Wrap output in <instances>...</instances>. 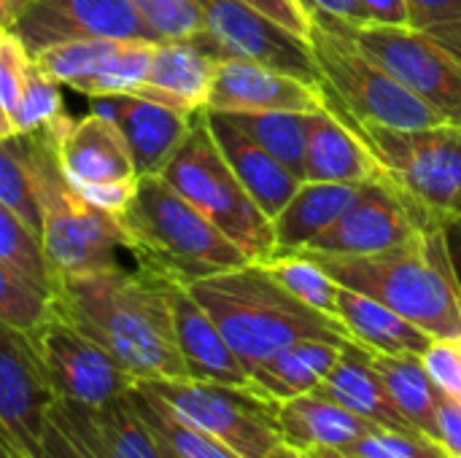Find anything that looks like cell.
<instances>
[{
    "instance_id": "obj_1",
    "label": "cell",
    "mask_w": 461,
    "mask_h": 458,
    "mask_svg": "<svg viewBox=\"0 0 461 458\" xmlns=\"http://www.w3.org/2000/svg\"><path fill=\"white\" fill-rule=\"evenodd\" d=\"M51 308L105 348L135 383L189 378L165 278L143 267L124 270L122 265L54 278Z\"/></svg>"
},
{
    "instance_id": "obj_2",
    "label": "cell",
    "mask_w": 461,
    "mask_h": 458,
    "mask_svg": "<svg viewBox=\"0 0 461 458\" xmlns=\"http://www.w3.org/2000/svg\"><path fill=\"white\" fill-rule=\"evenodd\" d=\"M186 289L213 319L246 373L297 340H354L340 319L300 302L262 262L200 278Z\"/></svg>"
},
{
    "instance_id": "obj_3",
    "label": "cell",
    "mask_w": 461,
    "mask_h": 458,
    "mask_svg": "<svg viewBox=\"0 0 461 458\" xmlns=\"http://www.w3.org/2000/svg\"><path fill=\"white\" fill-rule=\"evenodd\" d=\"M305 254L313 256L340 286L373 297L435 340H461V297L440 224L381 254Z\"/></svg>"
},
{
    "instance_id": "obj_4",
    "label": "cell",
    "mask_w": 461,
    "mask_h": 458,
    "mask_svg": "<svg viewBox=\"0 0 461 458\" xmlns=\"http://www.w3.org/2000/svg\"><path fill=\"white\" fill-rule=\"evenodd\" d=\"M138 267L176 283L251 262L213 221H208L162 175H143L127 211L116 219Z\"/></svg>"
},
{
    "instance_id": "obj_5",
    "label": "cell",
    "mask_w": 461,
    "mask_h": 458,
    "mask_svg": "<svg viewBox=\"0 0 461 458\" xmlns=\"http://www.w3.org/2000/svg\"><path fill=\"white\" fill-rule=\"evenodd\" d=\"M32 186L41 216V251L51 278L86 275L116 267V251L124 248L119 221L89 205L65 178L59 162L43 135L27 132Z\"/></svg>"
},
{
    "instance_id": "obj_6",
    "label": "cell",
    "mask_w": 461,
    "mask_h": 458,
    "mask_svg": "<svg viewBox=\"0 0 461 458\" xmlns=\"http://www.w3.org/2000/svg\"><path fill=\"white\" fill-rule=\"evenodd\" d=\"M308 16V43L321 76V86L330 103L340 108L351 121L400 132L443 124L343 27L319 13Z\"/></svg>"
},
{
    "instance_id": "obj_7",
    "label": "cell",
    "mask_w": 461,
    "mask_h": 458,
    "mask_svg": "<svg viewBox=\"0 0 461 458\" xmlns=\"http://www.w3.org/2000/svg\"><path fill=\"white\" fill-rule=\"evenodd\" d=\"M162 178L213 221L251 262H265L276 254L273 221L249 197L221 157L203 111L197 113L189 138L162 170Z\"/></svg>"
},
{
    "instance_id": "obj_8",
    "label": "cell",
    "mask_w": 461,
    "mask_h": 458,
    "mask_svg": "<svg viewBox=\"0 0 461 458\" xmlns=\"http://www.w3.org/2000/svg\"><path fill=\"white\" fill-rule=\"evenodd\" d=\"M327 105L362 135L384 173L424 216L438 224L461 221V127L435 124L411 132L365 127L335 108L330 97Z\"/></svg>"
},
{
    "instance_id": "obj_9",
    "label": "cell",
    "mask_w": 461,
    "mask_h": 458,
    "mask_svg": "<svg viewBox=\"0 0 461 458\" xmlns=\"http://www.w3.org/2000/svg\"><path fill=\"white\" fill-rule=\"evenodd\" d=\"M181 421L213 437L240 458H267L284 445L278 432V402L251 386L208 381H140Z\"/></svg>"
},
{
    "instance_id": "obj_10",
    "label": "cell",
    "mask_w": 461,
    "mask_h": 458,
    "mask_svg": "<svg viewBox=\"0 0 461 458\" xmlns=\"http://www.w3.org/2000/svg\"><path fill=\"white\" fill-rule=\"evenodd\" d=\"M43 135L70 186L95 208L119 219L135 197L138 170L119 127L97 111L81 119L65 111L43 127Z\"/></svg>"
},
{
    "instance_id": "obj_11",
    "label": "cell",
    "mask_w": 461,
    "mask_h": 458,
    "mask_svg": "<svg viewBox=\"0 0 461 458\" xmlns=\"http://www.w3.org/2000/svg\"><path fill=\"white\" fill-rule=\"evenodd\" d=\"M335 24L343 27L373 59H378L443 124L461 127V62L429 32L389 24Z\"/></svg>"
},
{
    "instance_id": "obj_12",
    "label": "cell",
    "mask_w": 461,
    "mask_h": 458,
    "mask_svg": "<svg viewBox=\"0 0 461 458\" xmlns=\"http://www.w3.org/2000/svg\"><path fill=\"white\" fill-rule=\"evenodd\" d=\"M57 402L100 410L124 397L135 383L116 359L78 332L54 308L27 332Z\"/></svg>"
},
{
    "instance_id": "obj_13",
    "label": "cell",
    "mask_w": 461,
    "mask_h": 458,
    "mask_svg": "<svg viewBox=\"0 0 461 458\" xmlns=\"http://www.w3.org/2000/svg\"><path fill=\"white\" fill-rule=\"evenodd\" d=\"M435 224L438 221L424 216L419 205L411 202V197H405L384 173L381 178L362 184L351 208L305 251L335 256L381 254L413 240Z\"/></svg>"
},
{
    "instance_id": "obj_14",
    "label": "cell",
    "mask_w": 461,
    "mask_h": 458,
    "mask_svg": "<svg viewBox=\"0 0 461 458\" xmlns=\"http://www.w3.org/2000/svg\"><path fill=\"white\" fill-rule=\"evenodd\" d=\"M205 35L221 57H243L308 84H321L311 43L240 0H197Z\"/></svg>"
},
{
    "instance_id": "obj_15",
    "label": "cell",
    "mask_w": 461,
    "mask_h": 458,
    "mask_svg": "<svg viewBox=\"0 0 461 458\" xmlns=\"http://www.w3.org/2000/svg\"><path fill=\"white\" fill-rule=\"evenodd\" d=\"M54 405L57 394L27 332L0 324V440L35 458Z\"/></svg>"
},
{
    "instance_id": "obj_16",
    "label": "cell",
    "mask_w": 461,
    "mask_h": 458,
    "mask_svg": "<svg viewBox=\"0 0 461 458\" xmlns=\"http://www.w3.org/2000/svg\"><path fill=\"white\" fill-rule=\"evenodd\" d=\"M11 30L30 57L46 46L78 38L159 40L130 0H30Z\"/></svg>"
},
{
    "instance_id": "obj_17",
    "label": "cell",
    "mask_w": 461,
    "mask_h": 458,
    "mask_svg": "<svg viewBox=\"0 0 461 458\" xmlns=\"http://www.w3.org/2000/svg\"><path fill=\"white\" fill-rule=\"evenodd\" d=\"M321 108H327V94L321 84H308L243 57H219L205 105V111L227 116L270 111L311 113Z\"/></svg>"
},
{
    "instance_id": "obj_18",
    "label": "cell",
    "mask_w": 461,
    "mask_h": 458,
    "mask_svg": "<svg viewBox=\"0 0 461 458\" xmlns=\"http://www.w3.org/2000/svg\"><path fill=\"white\" fill-rule=\"evenodd\" d=\"M92 111L111 119L124 135L138 175H162L181 143L189 138L197 113H184L140 94L95 97Z\"/></svg>"
},
{
    "instance_id": "obj_19",
    "label": "cell",
    "mask_w": 461,
    "mask_h": 458,
    "mask_svg": "<svg viewBox=\"0 0 461 458\" xmlns=\"http://www.w3.org/2000/svg\"><path fill=\"white\" fill-rule=\"evenodd\" d=\"M219 54L208 35L186 40H159L146 81L132 92L184 113H200L208 105Z\"/></svg>"
},
{
    "instance_id": "obj_20",
    "label": "cell",
    "mask_w": 461,
    "mask_h": 458,
    "mask_svg": "<svg viewBox=\"0 0 461 458\" xmlns=\"http://www.w3.org/2000/svg\"><path fill=\"white\" fill-rule=\"evenodd\" d=\"M167 297L178 351L189 378L224 386H251L246 367L238 362L224 335L205 313V308L192 297V292L184 283L167 281Z\"/></svg>"
},
{
    "instance_id": "obj_21",
    "label": "cell",
    "mask_w": 461,
    "mask_h": 458,
    "mask_svg": "<svg viewBox=\"0 0 461 458\" xmlns=\"http://www.w3.org/2000/svg\"><path fill=\"white\" fill-rule=\"evenodd\" d=\"M203 116L221 157L227 159V165L249 192V197L273 221L303 181L286 165H281L267 148H262L254 138H249L230 116L213 111H203Z\"/></svg>"
},
{
    "instance_id": "obj_22",
    "label": "cell",
    "mask_w": 461,
    "mask_h": 458,
    "mask_svg": "<svg viewBox=\"0 0 461 458\" xmlns=\"http://www.w3.org/2000/svg\"><path fill=\"white\" fill-rule=\"evenodd\" d=\"M381 175V162L340 113H335L330 105L311 113L303 181L367 184Z\"/></svg>"
},
{
    "instance_id": "obj_23",
    "label": "cell",
    "mask_w": 461,
    "mask_h": 458,
    "mask_svg": "<svg viewBox=\"0 0 461 458\" xmlns=\"http://www.w3.org/2000/svg\"><path fill=\"white\" fill-rule=\"evenodd\" d=\"M313 391L373 424L400 429V432H419L392 400L381 373L373 364V351L357 340L343 343L338 362Z\"/></svg>"
},
{
    "instance_id": "obj_24",
    "label": "cell",
    "mask_w": 461,
    "mask_h": 458,
    "mask_svg": "<svg viewBox=\"0 0 461 458\" xmlns=\"http://www.w3.org/2000/svg\"><path fill=\"white\" fill-rule=\"evenodd\" d=\"M373 427H381V424H373L316 391L278 405L281 440L286 448L297 454L346 451Z\"/></svg>"
},
{
    "instance_id": "obj_25",
    "label": "cell",
    "mask_w": 461,
    "mask_h": 458,
    "mask_svg": "<svg viewBox=\"0 0 461 458\" xmlns=\"http://www.w3.org/2000/svg\"><path fill=\"white\" fill-rule=\"evenodd\" d=\"M362 184L303 181L292 200L273 219L276 254L305 251L321 232H327L357 200Z\"/></svg>"
},
{
    "instance_id": "obj_26",
    "label": "cell",
    "mask_w": 461,
    "mask_h": 458,
    "mask_svg": "<svg viewBox=\"0 0 461 458\" xmlns=\"http://www.w3.org/2000/svg\"><path fill=\"white\" fill-rule=\"evenodd\" d=\"M338 319L348 329V335L370 348L373 354H411L424 356L435 343L421 327L411 324L392 308L375 302L367 294L351 292L340 286L338 292Z\"/></svg>"
},
{
    "instance_id": "obj_27",
    "label": "cell",
    "mask_w": 461,
    "mask_h": 458,
    "mask_svg": "<svg viewBox=\"0 0 461 458\" xmlns=\"http://www.w3.org/2000/svg\"><path fill=\"white\" fill-rule=\"evenodd\" d=\"M340 348L343 343L332 340H297L254 367L249 373V383L278 405L311 394L338 362Z\"/></svg>"
},
{
    "instance_id": "obj_28",
    "label": "cell",
    "mask_w": 461,
    "mask_h": 458,
    "mask_svg": "<svg viewBox=\"0 0 461 458\" xmlns=\"http://www.w3.org/2000/svg\"><path fill=\"white\" fill-rule=\"evenodd\" d=\"M373 364L381 373L392 400L402 410V416L427 435L429 440L440 443V427H438V408L435 394L438 386L429 378L421 356L411 354H373Z\"/></svg>"
},
{
    "instance_id": "obj_29",
    "label": "cell",
    "mask_w": 461,
    "mask_h": 458,
    "mask_svg": "<svg viewBox=\"0 0 461 458\" xmlns=\"http://www.w3.org/2000/svg\"><path fill=\"white\" fill-rule=\"evenodd\" d=\"M135 413L140 416V421L149 427V432L178 458H240L235 456L230 448L219 445L213 437H208L205 432L194 429L192 424L181 421L159 397H154L149 389H143L140 383H132L127 391Z\"/></svg>"
},
{
    "instance_id": "obj_30",
    "label": "cell",
    "mask_w": 461,
    "mask_h": 458,
    "mask_svg": "<svg viewBox=\"0 0 461 458\" xmlns=\"http://www.w3.org/2000/svg\"><path fill=\"white\" fill-rule=\"evenodd\" d=\"M311 113L270 111V113H232L230 119L303 181Z\"/></svg>"
},
{
    "instance_id": "obj_31",
    "label": "cell",
    "mask_w": 461,
    "mask_h": 458,
    "mask_svg": "<svg viewBox=\"0 0 461 458\" xmlns=\"http://www.w3.org/2000/svg\"><path fill=\"white\" fill-rule=\"evenodd\" d=\"M97 440L111 458H165L157 437L135 413L130 397H119L100 410H86Z\"/></svg>"
},
{
    "instance_id": "obj_32",
    "label": "cell",
    "mask_w": 461,
    "mask_h": 458,
    "mask_svg": "<svg viewBox=\"0 0 461 458\" xmlns=\"http://www.w3.org/2000/svg\"><path fill=\"white\" fill-rule=\"evenodd\" d=\"M159 40H116L103 65L78 84V94L86 97H108V94H132L149 76L154 49Z\"/></svg>"
},
{
    "instance_id": "obj_33",
    "label": "cell",
    "mask_w": 461,
    "mask_h": 458,
    "mask_svg": "<svg viewBox=\"0 0 461 458\" xmlns=\"http://www.w3.org/2000/svg\"><path fill=\"white\" fill-rule=\"evenodd\" d=\"M262 265L300 302H305V305H311V308L338 319V292H340V283L313 256H308L305 251L278 254V256L265 259Z\"/></svg>"
},
{
    "instance_id": "obj_34",
    "label": "cell",
    "mask_w": 461,
    "mask_h": 458,
    "mask_svg": "<svg viewBox=\"0 0 461 458\" xmlns=\"http://www.w3.org/2000/svg\"><path fill=\"white\" fill-rule=\"evenodd\" d=\"M0 202L11 208L35 235H41V216H38V200H35V186H32L27 135L14 132L0 140Z\"/></svg>"
},
{
    "instance_id": "obj_35",
    "label": "cell",
    "mask_w": 461,
    "mask_h": 458,
    "mask_svg": "<svg viewBox=\"0 0 461 458\" xmlns=\"http://www.w3.org/2000/svg\"><path fill=\"white\" fill-rule=\"evenodd\" d=\"M51 310V292L0 262V324L30 332Z\"/></svg>"
},
{
    "instance_id": "obj_36",
    "label": "cell",
    "mask_w": 461,
    "mask_h": 458,
    "mask_svg": "<svg viewBox=\"0 0 461 458\" xmlns=\"http://www.w3.org/2000/svg\"><path fill=\"white\" fill-rule=\"evenodd\" d=\"M0 262L11 265L22 275L32 278L43 289L51 292L54 278L46 267L38 235L11 211L0 202Z\"/></svg>"
},
{
    "instance_id": "obj_37",
    "label": "cell",
    "mask_w": 461,
    "mask_h": 458,
    "mask_svg": "<svg viewBox=\"0 0 461 458\" xmlns=\"http://www.w3.org/2000/svg\"><path fill=\"white\" fill-rule=\"evenodd\" d=\"M62 111H65V103H62V94H59V84L51 81L35 62H30L19 105H16V111L11 116L14 132H19V135L38 132L51 119H57Z\"/></svg>"
},
{
    "instance_id": "obj_38",
    "label": "cell",
    "mask_w": 461,
    "mask_h": 458,
    "mask_svg": "<svg viewBox=\"0 0 461 458\" xmlns=\"http://www.w3.org/2000/svg\"><path fill=\"white\" fill-rule=\"evenodd\" d=\"M159 40H186L205 32L197 0H130Z\"/></svg>"
},
{
    "instance_id": "obj_39",
    "label": "cell",
    "mask_w": 461,
    "mask_h": 458,
    "mask_svg": "<svg viewBox=\"0 0 461 458\" xmlns=\"http://www.w3.org/2000/svg\"><path fill=\"white\" fill-rule=\"evenodd\" d=\"M343 454L359 458H451L446 448L421 432H400L389 427H373Z\"/></svg>"
},
{
    "instance_id": "obj_40",
    "label": "cell",
    "mask_w": 461,
    "mask_h": 458,
    "mask_svg": "<svg viewBox=\"0 0 461 458\" xmlns=\"http://www.w3.org/2000/svg\"><path fill=\"white\" fill-rule=\"evenodd\" d=\"M30 62L32 57L19 40V35L11 27H3L0 30V108L8 113V119L19 105Z\"/></svg>"
},
{
    "instance_id": "obj_41",
    "label": "cell",
    "mask_w": 461,
    "mask_h": 458,
    "mask_svg": "<svg viewBox=\"0 0 461 458\" xmlns=\"http://www.w3.org/2000/svg\"><path fill=\"white\" fill-rule=\"evenodd\" d=\"M429 378L443 391L461 397V346L459 340H435L421 356Z\"/></svg>"
},
{
    "instance_id": "obj_42",
    "label": "cell",
    "mask_w": 461,
    "mask_h": 458,
    "mask_svg": "<svg viewBox=\"0 0 461 458\" xmlns=\"http://www.w3.org/2000/svg\"><path fill=\"white\" fill-rule=\"evenodd\" d=\"M240 3L257 8L259 13L270 16L281 27H286L294 35H300L303 40H308V35H311V16H308V11L303 8L300 0H240Z\"/></svg>"
},
{
    "instance_id": "obj_43",
    "label": "cell",
    "mask_w": 461,
    "mask_h": 458,
    "mask_svg": "<svg viewBox=\"0 0 461 458\" xmlns=\"http://www.w3.org/2000/svg\"><path fill=\"white\" fill-rule=\"evenodd\" d=\"M435 408H438L440 445L451 458H461V397H454L438 386Z\"/></svg>"
},
{
    "instance_id": "obj_44",
    "label": "cell",
    "mask_w": 461,
    "mask_h": 458,
    "mask_svg": "<svg viewBox=\"0 0 461 458\" xmlns=\"http://www.w3.org/2000/svg\"><path fill=\"white\" fill-rule=\"evenodd\" d=\"M411 11V27L432 30L438 24L461 22V0H405Z\"/></svg>"
},
{
    "instance_id": "obj_45",
    "label": "cell",
    "mask_w": 461,
    "mask_h": 458,
    "mask_svg": "<svg viewBox=\"0 0 461 458\" xmlns=\"http://www.w3.org/2000/svg\"><path fill=\"white\" fill-rule=\"evenodd\" d=\"M300 3H303V8L308 13L330 16V19H335V22H340L346 27H365V24H370L359 0H300Z\"/></svg>"
},
{
    "instance_id": "obj_46",
    "label": "cell",
    "mask_w": 461,
    "mask_h": 458,
    "mask_svg": "<svg viewBox=\"0 0 461 458\" xmlns=\"http://www.w3.org/2000/svg\"><path fill=\"white\" fill-rule=\"evenodd\" d=\"M370 24L411 27V11L405 0H359Z\"/></svg>"
},
{
    "instance_id": "obj_47",
    "label": "cell",
    "mask_w": 461,
    "mask_h": 458,
    "mask_svg": "<svg viewBox=\"0 0 461 458\" xmlns=\"http://www.w3.org/2000/svg\"><path fill=\"white\" fill-rule=\"evenodd\" d=\"M35 458H84L81 456V451L76 448V443L54 424V418H51V424H49V429H46V435H43V440H41V451H38V456Z\"/></svg>"
},
{
    "instance_id": "obj_48",
    "label": "cell",
    "mask_w": 461,
    "mask_h": 458,
    "mask_svg": "<svg viewBox=\"0 0 461 458\" xmlns=\"http://www.w3.org/2000/svg\"><path fill=\"white\" fill-rule=\"evenodd\" d=\"M443 227V240H446V254H448V265L456 281L461 297V221H446Z\"/></svg>"
},
{
    "instance_id": "obj_49",
    "label": "cell",
    "mask_w": 461,
    "mask_h": 458,
    "mask_svg": "<svg viewBox=\"0 0 461 458\" xmlns=\"http://www.w3.org/2000/svg\"><path fill=\"white\" fill-rule=\"evenodd\" d=\"M429 32L440 46H446L456 59L461 62V22H451V24H438L432 30H424Z\"/></svg>"
},
{
    "instance_id": "obj_50",
    "label": "cell",
    "mask_w": 461,
    "mask_h": 458,
    "mask_svg": "<svg viewBox=\"0 0 461 458\" xmlns=\"http://www.w3.org/2000/svg\"><path fill=\"white\" fill-rule=\"evenodd\" d=\"M27 5H30V0H0V13L5 19V24L11 27Z\"/></svg>"
},
{
    "instance_id": "obj_51",
    "label": "cell",
    "mask_w": 461,
    "mask_h": 458,
    "mask_svg": "<svg viewBox=\"0 0 461 458\" xmlns=\"http://www.w3.org/2000/svg\"><path fill=\"white\" fill-rule=\"evenodd\" d=\"M8 135H14V124H11L8 113L0 108V140H3V138H8Z\"/></svg>"
},
{
    "instance_id": "obj_52",
    "label": "cell",
    "mask_w": 461,
    "mask_h": 458,
    "mask_svg": "<svg viewBox=\"0 0 461 458\" xmlns=\"http://www.w3.org/2000/svg\"><path fill=\"white\" fill-rule=\"evenodd\" d=\"M0 458H27L24 454H19L14 445H8L5 440H0Z\"/></svg>"
},
{
    "instance_id": "obj_53",
    "label": "cell",
    "mask_w": 461,
    "mask_h": 458,
    "mask_svg": "<svg viewBox=\"0 0 461 458\" xmlns=\"http://www.w3.org/2000/svg\"><path fill=\"white\" fill-rule=\"evenodd\" d=\"M267 458H300L297 451H292V448H286V445H281L278 451H273Z\"/></svg>"
},
{
    "instance_id": "obj_54",
    "label": "cell",
    "mask_w": 461,
    "mask_h": 458,
    "mask_svg": "<svg viewBox=\"0 0 461 458\" xmlns=\"http://www.w3.org/2000/svg\"><path fill=\"white\" fill-rule=\"evenodd\" d=\"M319 456L321 458H359V456H351V454H343V451H319Z\"/></svg>"
},
{
    "instance_id": "obj_55",
    "label": "cell",
    "mask_w": 461,
    "mask_h": 458,
    "mask_svg": "<svg viewBox=\"0 0 461 458\" xmlns=\"http://www.w3.org/2000/svg\"><path fill=\"white\" fill-rule=\"evenodd\" d=\"M157 443H159V440H157ZM159 448H162V456H165V458H178V456H173V454H170V451H167V448H165L162 443H159Z\"/></svg>"
},
{
    "instance_id": "obj_56",
    "label": "cell",
    "mask_w": 461,
    "mask_h": 458,
    "mask_svg": "<svg viewBox=\"0 0 461 458\" xmlns=\"http://www.w3.org/2000/svg\"><path fill=\"white\" fill-rule=\"evenodd\" d=\"M300 458H321L319 454H300Z\"/></svg>"
},
{
    "instance_id": "obj_57",
    "label": "cell",
    "mask_w": 461,
    "mask_h": 458,
    "mask_svg": "<svg viewBox=\"0 0 461 458\" xmlns=\"http://www.w3.org/2000/svg\"><path fill=\"white\" fill-rule=\"evenodd\" d=\"M3 27H8V24H5V19H3V13H0V30H3Z\"/></svg>"
},
{
    "instance_id": "obj_58",
    "label": "cell",
    "mask_w": 461,
    "mask_h": 458,
    "mask_svg": "<svg viewBox=\"0 0 461 458\" xmlns=\"http://www.w3.org/2000/svg\"><path fill=\"white\" fill-rule=\"evenodd\" d=\"M459 346H461V340H459Z\"/></svg>"
}]
</instances>
